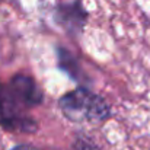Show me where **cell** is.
Returning <instances> with one entry per match:
<instances>
[{
  "mask_svg": "<svg viewBox=\"0 0 150 150\" xmlns=\"http://www.w3.org/2000/svg\"><path fill=\"white\" fill-rule=\"evenodd\" d=\"M52 21L69 37L77 38L83 34V29L89 21V12L83 6L82 0L61 1L52 9Z\"/></svg>",
  "mask_w": 150,
  "mask_h": 150,
  "instance_id": "3",
  "label": "cell"
},
{
  "mask_svg": "<svg viewBox=\"0 0 150 150\" xmlns=\"http://www.w3.org/2000/svg\"><path fill=\"white\" fill-rule=\"evenodd\" d=\"M10 150H40V149H37L35 146H31V144H18V146L12 147Z\"/></svg>",
  "mask_w": 150,
  "mask_h": 150,
  "instance_id": "6",
  "label": "cell"
},
{
  "mask_svg": "<svg viewBox=\"0 0 150 150\" xmlns=\"http://www.w3.org/2000/svg\"><path fill=\"white\" fill-rule=\"evenodd\" d=\"M73 149L74 150H100L99 146L85 133L76 134V139L73 142Z\"/></svg>",
  "mask_w": 150,
  "mask_h": 150,
  "instance_id": "5",
  "label": "cell"
},
{
  "mask_svg": "<svg viewBox=\"0 0 150 150\" xmlns=\"http://www.w3.org/2000/svg\"><path fill=\"white\" fill-rule=\"evenodd\" d=\"M58 108L66 120L74 124H102L112 117L103 96L79 85L58 99Z\"/></svg>",
  "mask_w": 150,
  "mask_h": 150,
  "instance_id": "2",
  "label": "cell"
},
{
  "mask_svg": "<svg viewBox=\"0 0 150 150\" xmlns=\"http://www.w3.org/2000/svg\"><path fill=\"white\" fill-rule=\"evenodd\" d=\"M44 102V92L34 77L15 74L7 83L0 82V128L10 133L34 134L37 120L29 111Z\"/></svg>",
  "mask_w": 150,
  "mask_h": 150,
  "instance_id": "1",
  "label": "cell"
},
{
  "mask_svg": "<svg viewBox=\"0 0 150 150\" xmlns=\"http://www.w3.org/2000/svg\"><path fill=\"white\" fill-rule=\"evenodd\" d=\"M55 58H57V69L61 70L63 73H66L73 82L76 83H83L88 82V77L77 60V57L71 52L70 50L57 45L55 47Z\"/></svg>",
  "mask_w": 150,
  "mask_h": 150,
  "instance_id": "4",
  "label": "cell"
}]
</instances>
